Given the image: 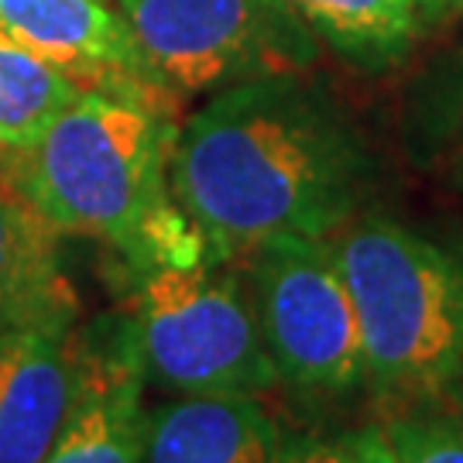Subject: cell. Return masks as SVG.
I'll use <instances>...</instances> for the list:
<instances>
[{"label": "cell", "mask_w": 463, "mask_h": 463, "mask_svg": "<svg viewBox=\"0 0 463 463\" xmlns=\"http://www.w3.org/2000/svg\"><path fill=\"white\" fill-rule=\"evenodd\" d=\"M374 183L364 131L309 72L220 90L168 151V193L216 261L275 233L333 237L361 216Z\"/></svg>", "instance_id": "obj_1"}, {"label": "cell", "mask_w": 463, "mask_h": 463, "mask_svg": "<svg viewBox=\"0 0 463 463\" xmlns=\"http://www.w3.org/2000/svg\"><path fill=\"white\" fill-rule=\"evenodd\" d=\"M175 117L83 90L28 148L0 158V179L59 233L97 237L124 265L203 258L168 193Z\"/></svg>", "instance_id": "obj_2"}, {"label": "cell", "mask_w": 463, "mask_h": 463, "mask_svg": "<svg viewBox=\"0 0 463 463\" xmlns=\"http://www.w3.org/2000/svg\"><path fill=\"white\" fill-rule=\"evenodd\" d=\"M361 323L367 392L422 402L463 378V261L392 216L330 237Z\"/></svg>", "instance_id": "obj_3"}, {"label": "cell", "mask_w": 463, "mask_h": 463, "mask_svg": "<svg viewBox=\"0 0 463 463\" xmlns=\"http://www.w3.org/2000/svg\"><path fill=\"white\" fill-rule=\"evenodd\" d=\"M124 275L148 384L175 398H261L279 384L233 261L158 258Z\"/></svg>", "instance_id": "obj_4"}, {"label": "cell", "mask_w": 463, "mask_h": 463, "mask_svg": "<svg viewBox=\"0 0 463 463\" xmlns=\"http://www.w3.org/2000/svg\"><path fill=\"white\" fill-rule=\"evenodd\" d=\"M279 384L306 398L367 388L361 323L330 237L275 233L237 258Z\"/></svg>", "instance_id": "obj_5"}, {"label": "cell", "mask_w": 463, "mask_h": 463, "mask_svg": "<svg viewBox=\"0 0 463 463\" xmlns=\"http://www.w3.org/2000/svg\"><path fill=\"white\" fill-rule=\"evenodd\" d=\"M117 7L179 99L319 62V38L292 0H117Z\"/></svg>", "instance_id": "obj_6"}, {"label": "cell", "mask_w": 463, "mask_h": 463, "mask_svg": "<svg viewBox=\"0 0 463 463\" xmlns=\"http://www.w3.org/2000/svg\"><path fill=\"white\" fill-rule=\"evenodd\" d=\"M0 28L38 52L80 90L110 93L175 117L179 103L107 0H0Z\"/></svg>", "instance_id": "obj_7"}, {"label": "cell", "mask_w": 463, "mask_h": 463, "mask_svg": "<svg viewBox=\"0 0 463 463\" xmlns=\"http://www.w3.org/2000/svg\"><path fill=\"white\" fill-rule=\"evenodd\" d=\"M80 392L42 463H141L148 378L131 313L97 316L80 330Z\"/></svg>", "instance_id": "obj_8"}, {"label": "cell", "mask_w": 463, "mask_h": 463, "mask_svg": "<svg viewBox=\"0 0 463 463\" xmlns=\"http://www.w3.org/2000/svg\"><path fill=\"white\" fill-rule=\"evenodd\" d=\"M80 326L7 333L0 357V463H42L80 392Z\"/></svg>", "instance_id": "obj_9"}, {"label": "cell", "mask_w": 463, "mask_h": 463, "mask_svg": "<svg viewBox=\"0 0 463 463\" xmlns=\"http://www.w3.org/2000/svg\"><path fill=\"white\" fill-rule=\"evenodd\" d=\"M285 432L261 398H165L148 409L141 463H279Z\"/></svg>", "instance_id": "obj_10"}, {"label": "cell", "mask_w": 463, "mask_h": 463, "mask_svg": "<svg viewBox=\"0 0 463 463\" xmlns=\"http://www.w3.org/2000/svg\"><path fill=\"white\" fill-rule=\"evenodd\" d=\"M59 237L0 179V333L76 326L80 298Z\"/></svg>", "instance_id": "obj_11"}, {"label": "cell", "mask_w": 463, "mask_h": 463, "mask_svg": "<svg viewBox=\"0 0 463 463\" xmlns=\"http://www.w3.org/2000/svg\"><path fill=\"white\" fill-rule=\"evenodd\" d=\"M292 7L319 42L364 72L402 62L432 17L426 0H292Z\"/></svg>", "instance_id": "obj_12"}, {"label": "cell", "mask_w": 463, "mask_h": 463, "mask_svg": "<svg viewBox=\"0 0 463 463\" xmlns=\"http://www.w3.org/2000/svg\"><path fill=\"white\" fill-rule=\"evenodd\" d=\"M83 90L0 28V158L28 148Z\"/></svg>", "instance_id": "obj_13"}, {"label": "cell", "mask_w": 463, "mask_h": 463, "mask_svg": "<svg viewBox=\"0 0 463 463\" xmlns=\"http://www.w3.org/2000/svg\"><path fill=\"white\" fill-rule=\"evenodd\" d=\"M395 463H463V412H436L422 402L381 422Z\"/></svg>", "instance_id": "obj_14"}, {"label": "cell", "mask_w": 463, "mask_h": 463, "mask_svg": "<svg viewBox=\"0 0 463 463\" xmlns=\"http://www.w3.org/2000/svg\"><path fill=\"white\" fill-rule=\"evenodd\" d=\"M279 463H395L381 422L330 436H285Z\"/></svg>", "instance_id": "obj_15"}, {"label": "cell", "mask_w": 463, "mask_h": 463, "mask_svg": "<svg viewBox=\"0 0 463 463\" xmlns=\"http://www.w3.org/2000/svg\"><path fill=\"white\" fill-rule=\"evenodd\" d=\"M430 4L432 17H443V14H463V0H426Z\"/></svg>", "instance_id": "obj_16"}, {"label": "cell", "mask_w": 463, "mask_h": 463, "mask_svg": "<svg viewBox=\"0 0 463 463\" xmlns=\"http://www.w3.org/2000/svg\"><path fill=\"white\" fill-rule=\"evenodd\" d=\"M453 402H457V409L463 412V378L453 384Z\"/></svg>", "instance_id": "obj_17"}, {"label": "cell", "mask_w": 463, "mask_h": 463, "mask_svg": "<svg viewBox=\"0 0 463 463\" xmlns=\"http://www.w3.org/2000/svg\"><path fill=\"white\" fill-rule=\"evenodd\" d=\"M4 344H7V333H0V357H4Z\"/></svg>", "instance_id": "obj_18"}]
</instances>
